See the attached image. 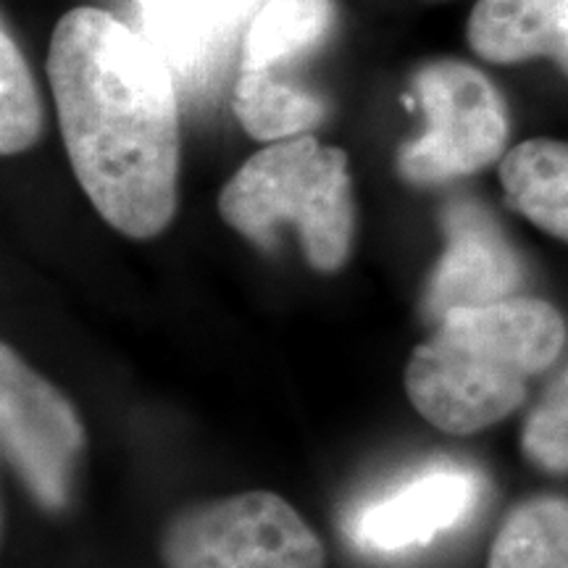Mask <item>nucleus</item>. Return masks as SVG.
<instances>
[{
  "label": "nucleus",
  "mask_w": 568,
  "mask_h": 568,
  "mask_svg": "<svg viewBox=\"0 0 568 568\" xmlns=\"http://www.w3.org/2000/svg\"><path fill=\"white\" fill-rule=\"evenodd\" d=\"M0 424L6 460L34 500L48 510L67 506L84 450L82 422L67 397L9 345L0 351Z\"/></svg>",
  "instance_id": "nucleus-6"
},
{
  "label": "nucleus",
  "mask_w": 568,
  "mask_h": 568,
  "mask_svg": "<svg viewBox=\"0 0 568 568\" xmlns=\"http://www.w3.org/2000/svg\"><path fill=\"white\" fill-rule=\"evenodd\" d=\"M234 116L253 140L282 142L301 138L324 122L326 105L311 90L280 80L274 69L240 71L234 84Z\"/></svg>",
  "instance_id": "nucleus-12"
},
{
  "label": "nucleus",
  "mask_w": 568,
  "mask_h": 568,
  "mask_svg": "<svg viewBox=\"0 0 568 568\" xmlns=\"http://www.w3.org/2000/svg\"><path fill=\"white\" fill-rule=\"evenodd\" d=\"M42 132V103L38 84L17 40L0 32V151L17 155L38 142Z\"/></svg>",
  "instance_id": "nucleus-15"
},
{
  "label": "nucleus",
  "mask_w": 568,
  "mask_h": 568,
  "mask_svg": "<svg viewBox=\"0 0 568 568\" xmlns=\"http://www.w3.org/2000/svg\"><path fill=\"white\" fill-rule=\"evenodd\" d=\"M566 343V322L535 297L456 308L410 353L406 393L426 422L447 435H474L514 414L531 376Z\"/></svg>",
  "instance_id": "nucleus-2"
},
{
  "label": "nucleus",
  "mask_w": 568,
  "mask_h": 568,
  "mask_svg": "<svg viewBox=\"0 0 568 568\" xmlns=\"http://www.w3.org/2000/svg\"><path fill=\"white\" fill-rule=\"evenodd\" d=\"M500 182L510 209L568 243V142H521L500 159Z\"/></svg>",
  "instance_id": "nucleus-11"
},
{
  "label": "nucleus",
  "mask_w": 568,
  "mask_h": 568,
  "mask_svg": "<svg viewBox=\"0 0 568 568\" xmlns=\"http://www.w3.org/2000/svg\"><path fill=\"white\" fill-rule=\"evenodd\" d=\"M332 24L335 0H268L245 32L243 67H282L316 48Z\"/></svg>",
  "instance_id": "nucleus-14"
},
{
  "label": "nucleus",
  "mask_w": 568,
  "mask_h": 568,
  "mask_svg": "<svg viewBox=\"0 0 568 568\" xmlns=\"http://www.w3.org/2000/svg\"><path fill=\"white\" fill-rule=\"evenodd\" d=\"M48 77L71 169L95 211L126 237L151 240L176 211V74L151 40L103 9L63 13Z\"/></svg>",
  "instance_id": "nucleus-1"
},
{
  "label": "nucleus",
  "mask_w": 568,
  "mask_h": 568,
  "mask_svg": "<svg viewBox=\"0 0 568 568\" xmlns=\"http://www.w3.org/2000/svg\"><path fill=\"white\" fill-rule=\"evenodd\" d=\"M566 3H568V0H566ZM560 71H564V74L568 77V45H566V55H564V61H560V67H558Z\"/></svg>",
  "instance_id": "nucleus-17"
},
{
  "label": "nucleus",
  "mask_w": 568,
  "mask_h": 568,
  "mask_svg": "<svg viewBox=\"0 0 568 568\" xmlns=\"http://www.w3.org/2000/svg\"><path fill=\"white\" fill-rule=\"evenodd\" d=\"M414 92L426 130L397 153L403 180L429 187L477 174L506 155L508 109L485 71L458 59L429 61L414 71Z\"/></svg>",
  "instance_id": "nucleus-4"
},
{
  "label": "nucleus",
  "mask_w": 568,
  "mask_h": 568,
  "mask_svg": "<svg viewBox=\"0 0 568 568\" xmlns=\"http://www.w3.org/2000/svg\"><path fill=\"white\" fill-rule=\"evenodd\" d=\"M521 447L524 456L542 471L568 474V366L531 408Z\"/></svg>",
  "instance_id": "nucleus-16"
},
{
  "label": "nucleus",
  "mask_w": 568,
  "mask_h": 568,
  "mask_svg": "<svg viewBox=\"0 0 568 568\" xmlns=\"http://www.w3.org/2000/svg\"><path fill=\"white\" fill-rule=\"evenodd\" d=\"M481 479L458 464H435L397 485L379 500L366 503L351 518L355 548L374 556H397L422 548L458 527L477 508Z\"/></svg>",
  "instance_id": "nucleus-7"
},
{
  "label": "nucleus",
  "mask_w": 568,
  "mask_h": 568,
  "mask_svg": "<svg viewBox=\"0 0 568 568\" xmlns=\"http://www.w3.org/2000/svg\"><path fill=\"white\" fill-rule=\"evenodd\" d=\"M219 213L258 247H274L282 224L295 226L305 261L316 272H337L355 232L347 155L311 134L272 142L224 184Z\"/></svg>",
  "instance_id": "nucleus-3"
},
{
  "label": "nucleus",
  "mask_w": 568,
  "mask_h": 568,
  "mask_svg": "<svg viewBox=\"0 0 568 568\" xmlns=\"http://www.w3.org/2000/svg\"><path fill=\"white\" fill-rule=\"evenodd\" d=\"M487 568H568V497L518 503L497 531Z\"/></svg>",
  "instance_id": "nucleus-13"
},
{
  "label": "nucleus",
  "mask_w": 568,
  "mask_h": 568,
  "mask_svg": "<svg viewBox=\"0 0 568 568\" xmlns=\"http://www.w3.org/2000/svg\"><path fill=\"white\" fill-rule=\"evenodd\" d=\"M166 568H324V545L274 493H243L176 514L161 537Z\"/></svg>",
  "instance_id": "nucleus-5"
},
{
  "label": "nucleus",
  "mask_w": 568,
  "mask_h": 568,
  "mask_svg": "<svg viewBox=\"0 0 568 568\" xmlns=\"http://www.w3.org/2000/svg\"><path fill=\"white\" fill-rule=\"evenodd\" d=\"M466 38L489 63L550 59L560 67L568 45V6L566 0H477Z\"/></svg>",
  "instance_id": "nucleus-10"
},
{
  "label": "nucleus",
  "mask_w": 568,
  "mask_h": 568,
  "mask_svg": "<svg viewBox=\"0 0 568 568\" xmlns=\"http://www.w3.org/2000/svg\"><path fill=\"white\" fill-rule=\"evenodd\" d=\"M145 38L184 82H201L255 0H134Z\"/></svg>",
  "instance_id": "nucleus-9"
},
{
  "label": "nucleus",
  "mask_w": 568,
  "mask_h": 568,
  "mask_svg": "<svg viewBox=\"0 0 568 568\" xmlns=\"http://www.w3.org/2000/svg\"><path fill=\"white\" fill-rule=\"evenodd\" d=\"M445 253L426 287V311L443 318L456 308H479L514 297L521 261L500 224L474 201H453L443 213Z\"/></svg>",
  "instance_id": "nucleus-8"
}]
</instances>
